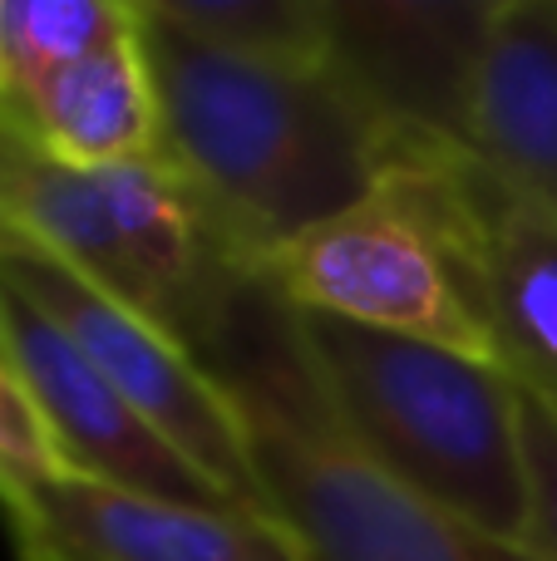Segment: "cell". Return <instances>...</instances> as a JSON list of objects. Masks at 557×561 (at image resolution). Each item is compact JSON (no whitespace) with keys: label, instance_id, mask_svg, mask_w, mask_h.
I'll list each match as a JSON object with an SVG mask.
<instances>
[{"label":"cell","instance_id":"obj_1","mask_svg":"<svg viewBox=\"0 0 557 561\" xmlns=\"http://www.w3.org/2000/svg\"><path fill=\"white\" fill-rule=\"evenodd\" d=\"M144 20L163 158L247 266L375 187L385 138L326 69H272L187 45Z\"/></svg>","mask_w":557,"mask_h":561},{"label":"cell","instance_id":"obj_2","mask_svg":"<svg viewBox=\"0 0 557 561\" xmlns=\"http://www.w3.org/2000/svg\"><path fill=\"white\" fill-rule=\"evenodd\" d=\"M292 310V306H286ZM331 424L390 483L519 547L528 513L519 379L424 340L292 310Z\"/></svg>","mask_w":557,"mask_h":561},{"label":"cell","instance_id":"obj_3","mask_svg":"<svg viewBox=\"0 0 557 561\" xmlns=\"http://www.w3.org/2000/svg\"><path fill=\"white\" fill-rule=\"evenodd\" d=\"M207 369L247 428L266 513L302 542L306 561H528L519 547L405 493L345 444L311 385L292 310L262 276Z\"/></svg>","mask_w":557,"mask_h":561},{"label":"cell","instance_id":"obj_4","mask_svg":"<svg viewBox=\"0 0 557 561\" xmlns=\"http://www.w3.org/2000/svg\"><path fill=\"white\" fill-rule=\"evenodd\" d=\"M0 232L55 256L207 369L257 272L163 153L65 168L0 124Z\"/></svg>","mask_w":557,"mask_h":561},{"label":"cell","instance_id":"obj_5","mask_svg":"<svg viewBox=\"0 0 557 561\" xmlns=\"http://www.w3.org/2000/svg\"><path fill=\"white\" fill-rule=\"evenodd\" d=\"M257 276L302 316L499 365L479 280L474 158L464 148L390 158L361 203L262 256Z\"/></svg>","mask_w":557,"mask_h":561},{"label":"cell","instance_id":"obj_6","mask_svg":"<svg viewBox=\"0 0 557 561\" xmlns=\"http://www.w3.org/2000/svg\"><path fill=\"white\" fill-rule=\"evenodd\" d=\"M0 280L45 310L84 350L89 365L154 424V434L173 444L227 503L272 517L252 468L247 428L213 369H203L178 340H168L144 316H134L114 296L94 290L84 276H75L55 256L35 252L10 232H0Z\"/></svg>","mask_w":557,"mask_h":561},{"label":"cell","instance_id":"obj_7","mask_svg":"<svg viewBox=\"0 0 557 561\" xmlns=\"http://www.w3.org/2000/svg\"><path fill=\"white\" fill-rule=\"evenodd\" d=\"M493 15L499 0H326V75L390 158L459 153Z\"/></svg>","mask_w":557,"mask_h":561},{"label":"cell","instance_id":"obj_8","mask_svg":"<svg viewBox=\"0 0 557 561\" xmlns=\"http://www.w3.org/2000/svg\"><path fill=\"white\" fill-rule=\"evenodd\" d=\"M20 561H306L276 517L227 503H173L84 473L0 488Z\"/></svg>","mask_w":557,"mask_h":561},{"label":"cell","instance_id":"obj_9","mask_svg":"<svg viewBox=\"0 0 557 561\" xmlns=\"http://www.w3.org/2000/svg\"><path fill=\"white\" fill-rule=\"evenodd\" d=\"M0 365L25 389L69 473L173 503H227L144 414L89 365V355L15 286L0 280ZM237 507V503H227Z\"/></svg>","mask_w":557,"mask_h":561},{"label":"cell","instance_id":"obj_10","mask_svg":"<svg viewBox=\"0 0 557 561\" xmlns=\"http://www.w3.org/2000/svg\"><path fill=\"white\" fill-rule=\"evenodd\" d=\"M464 153L557 222V0H499Z\"/></svg>","mask_w":557,"mask_h":561},{"label":"cell","instance_id":"obj_11","mask_svg":"<svg viewBox=\"0 0 557 561\" xmlns=\"http://www.w3.org/2000/svg\"><path fill=\"white\" fill-rule=\"evenodd\" d=\"M10 134L65 168H124L163 153V114L158 84L144 49V20L94 55L49 75L35 94H25L10 114H0Z\"/></svg>","mask_w":557,"mask_h":561},{"label":"cell","instance_id":"obj_12","mask_svg":"<svg viewBox=\"0 0 557 561\" xmlns=\"http://www.w3.org/2000/svg\"><path fill=\"white\" fill-rule=\"evenodd\" d=\"M479 280L499 365L557 404V222L474 163Z\"/></svg>","mask_w":557,"mask_h":561},{"label":"cell","instance_id":"obj_13","mask_svg":"<svg viewBox=\"0 0 557 561\" xmlns=\"http://www.w3.org/2000/svg\"><path fill=\"white\" fill-rule=\"evenodd\" d=\"M154 25L187 45L272 69H326V0H138Z\"/></svg>","mask_w":557,"mask_h":561},{"label":"cell","instance_id":"obj_14","mask_svg":"<svg viewBox=\"0 0 557 561\" xmlns=\"http://www.w3.org/2000/svg\"><path fill=\"white\" fill-rule=\"evenodd\" d=\"M138 0H5V39L15 69V99L35 94L49 75L94 55L99 45L134 30ZM5 108V114H10Z\"/></svg>","mask_w":557,"mask_h":561},{"label":"cell","instance_id":"obj_15","mask_svg":"<svg viewBox=\"0 0 557 561\" xmlns=\"http://www.w3.org/2000/svg\"><path fill=\"white\" fill-rule=\"evenodd\" d=\"M519 434L528 473L519 552L528 561H557V404L528 385H519Z\"/></svg>","mask_w":557,"mask_h":561},{"label":"cell","instance_id":"obj_16","mask_svg":"<svg viewBox=\"0 0 557 561\" xmlns=\"http://www.w3.org/2000/svg\"><path fill=\"white\" fill-rule=\"evenodd\" d=\"M55 473H69V463L59 458L55 438L45 434V424L30 409L15 375L0 365V488L25 483V478H55Z\"/></svg>","mask_w":557,"mask_h":561},{"label":"cell","instance_id":"obj_17","mask_svg":"<svg viewBox=\"0 0 557 561\" xmlns=\"http://www.w3.org/2000/svg\"><path fill=\"white\" fill-rule=\"evenodd\" d=\"M15 99V69H10V39H5V0H0V114Z\"/></svg>","mask_w":557,"mask_h":561}]
</instances>
